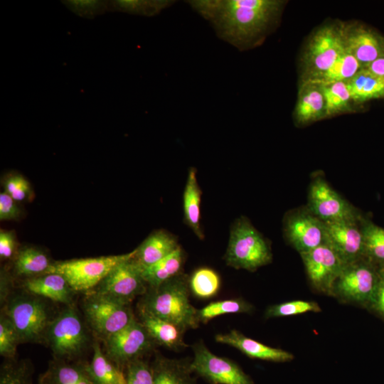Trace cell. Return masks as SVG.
Masks as SVG:
<instances>
[{"instance_id":"9a60e30c","label":"cell","mask_w":384,"mask_h":384,"mask_svg":"<svg viewBox=\"0 0 384 384\" xmlns=\"http://www.w3.org/2000/svg\"><path fill=\"white\" fill-rule=\"evenodd\" d=\"M105 341L109 359L121 366L139 359L154 343L144 326L135 318Z\"/></svg>"},{"instance_id":"e0dca14e","label":"cell","mask_w":384,"mask_h":384,"mask_svg":"<svg viewBox=\"0 0 384 384\" xmlns=\"http://www.w3.org/2000/svg\"><path fill=\"white\" fill-rule=\"evenodd\" d=\"M361 218L324 222L326 244L331 247L346 263L364 257Z\"/></svg>"},{"instance_id":"7bdbcfd3","label":"cell","mask_w":384,"mask_h":384,"mask_svg":"<svg viewBox=\"0 0 384 384\" xmlns=\"http://www.w3.org/2000/svg\"><path fill=\"white\" fill-rule=\"evenodd\" d=\"M371 309L384 319V263L378 264V281Z\"/></svg>"},{"instance_id":"7dc6e473","label":"cell","mask_w":384,"mask_h":384,"mask_svg":"<svg viewBox=\"0 0 384 384\" xmlns=\"http://www.w3.org/2000/svg\"><path fill=\"white\" fill-rule=\"evenodd\" d=\"M121 384H125L124 377H123Z\"/></svg>"},{"instance_id":"cb8c5ba5","label":"cell","mask_w":384,"mask_h":384,"mask_svg":"<svg viewBox=\"0 0 384 384\" xmlns=\"http://www.w3.org/2000/svg\"><path fill=\"white\" fill-rule=\"evenodd\" d=\"M24 287L31 293L48 298L53 301L70 304L73 291L65 279L55 273L44 274L42 276L26 280Z\"/></svg>"},{"instance_id":"7a4b0ae2","label":"cell","mask_w":384,"mask_h":384,"mask_svg":"<svg viewBox=\"0 0 384 384\" xmlns=\"http://www.w3.org/2000/svg\"><path fill=\"white\" fill-rule=\"evenodd\" d=\"M189 277L183 272L161 283L149 287L139 306V311L169 321L184 332L201 324L198 309L190 302Z\"/></svg>"},{"instance_id":"2e32d148","label":"cell","mask_w":384,"mask_h":384,"mask_svg":"<svg viewBox=\"0 0 384 384\" xmlns=\"http://www.w3.org/2000/svg\"><path fill=\"white\" fill-rule=\"evenodd\" d=\"M341 27L346 50L362 68L384 58V36L363 24H346Z\"/></svg>"},{"instance_id":"277c9868","label":"cell","mask_w":384,"mask_h":384,"mask_svg":"<svg viewBox=\"0 0 384 384\" xmlns=\"http://www.w3.org/2000/svg\"><path fill=\"white\" fill-rule=\"evenodd\" d=\"M378 281V265L362 257L347 263L335 280L330 296L371 309Z\"/></svg>"},{"instance_id":"d4e9b609","label":"cell","mask_w":384,"mask_h":384,"mask_svg":"<svg viewBox=\"0 0 384 384\" xmlns=\"http://www.w3.org/2000/svg\"><path fill=\"white\" fill-rule=\"evenodd\" d=\"M185 254L179 246L159 262L142 270V277L149 287H155L182 272Z\"/></svg>"},{"instance_id":"6da1fadb","label":"cell","mask_w":384,"mask_h":384,"mask_svg":"<svg viewBox=\"0 0 384 384\" xmlns=\"http://www.w3.org/2000/svg\"><path fill=\"white\" fill-rule=\"evenodd\" d=\"M191 7L213 26L216 35L240 50L260 43L277 24L284 1L195 0Z\"/></svg>"},{"instance_id":"4fadbf2b","label":"cell","mask_w":384,"mask_h":384,"mask_svg":"<svg viewBox=\"0 0 384 384\" xmlns=\"http://www.w3.org/2000/svg\"><path fill=\"white\" fill-rule=\"evenodd\" d=\"M146 286L133 257L117 265L93 292L129 304L137 296L146 292Z\"/></svg>"},{"instance_id":"484cf974","label":"cell","mask_w":384,"mask_h":384,"mask_svg":"<svg viewBox=\"0 0 384 384\" xmlns=\"http://www.w3.org/2000/svg\"><path fill=\"white\" fill-rule=\"evenodd\" d=\"M347 83L354 103L384 97V79L366 68H361Z\"/></svg>"},{"instance_id":"e575fe53","label":"cell","mask_w":384,"mask_h":384,"mask_svg":"<svg viewBox=\"0 0 384 384\" xmlns=\"http://www.w3.org/2000/svg\"><path fill=\"white\" fill-rule=\"evenodd\" d=\"M50 264L42 251L33 247H26L20 251L16 257L15 270L20 275L44 274Z\"/></svg>"},{"instance_id":"d6a6232c","label":"cell","mask_w":384,"mask_h":384,"mask_svg":"<svg viewBox=\"0 0 384 384\" xmlns=\"http://www.w3.org/2000/svg\"><path fill=\"white\" fill-rule=\"evenodd\" d=\"M191 293L201 299L214 297L220 287L219 274L209 267L196 270L188 279Z\"/></svg>"},{"instance_id":"44dd1931","label":"cell","mask_w":384,"mask_h":384,"mask_svg":"<svg viewBox=\"0 0 384 384\" xmlns=\"http://www.w3.org/2000/svg\"><path fill=\"white\" fill-rule=\"evenodd\" d=\"M187 358L156 356L151 365L154 384H198Z\"/></svg>"},{"instance_id":"3957f363","label":"cell","mask_w":384,"mask_h":384,"mask_svg":"<svg viewBox=\"0 0 384 384\" xmlns=\"http://www.w3.org/2000/svg\"><path fill=\"white\" fill-rule=\"evenodd\" d=\"M224 260L236 270L255 272L272 262L270 244L247 218L240 216L231 226Z\"/></svg>"},{"instance_id":"d590c367","label":"cell","mask_w":384,"mask_h":384,"mask_svg":"<svg viewBox=\"0 0 384 384\" xmlns=\"http://www.w3.org/2000/svg\"><path fill=\"white\" fill-rule=\"evenodd\" d=\"M321 311L318 303L314 301L292 300L268 306L265 312L266 319L287 317L307 312L318 313Z\"/></svg>"},{"instance_id":"f35d334b","label":"cell","mask_w":384,"mask_h":384,"mask_svg":"<svg viewBox=\"0 0 384 384\" xmlns=\"http://www.w3.org/2000/svg\"><path fill=\"white\" fill-rule=\"evenodd\" d=\"M63 4L76 15L93 18L108 10L107 1L99 0H66Z\"/></svg>"},{"instance_id":"d6986e66","label":"cell","mask_w":384,"mask_h":384,"mask_svg":"<svg viewBox=\"0 0 384 384\" xmlns=\"http://www.w3.org/2000/svg\"><path fill=\"white\" fill-rule=\"evenodd\" d=\"M294 117L296 124L306 125L326 117L322 85L302 82Z\"/></svg>"},{"instance_id":"f546056e","label":"cell","mask_w":384,"mask_h":384,"mask_svg":"<svg viewBox=\"0 0 384 384\" xmlns=\"http://www.w3.org/2000/svg\"><path fill=\"white\" fill-rule=\"evenodd\" d=\"M254 306L242 298L229 299L210 302L198 309L197 316L200 323L206 324L211 319L228 314H250Z\"/></svg>"},{"instance_id":"603a6c76","label":"cell","mask_w":384,"mask_h":384,"mask_svg":"<svg viewBox=\"0 0 384 384\" xmlns=\"http://www.w3.org/2000/svg\"><path fill=\"white\" fill-rule=\"evenodd\" d=\"M197 171L191 167L188 169L183 194V210L184 222L200 240L204 239V233L201 225V203L202 191L197 179Z\"/></svg>"},{"instance_id":"bcb514c9","label":"cell","mask_w":384,"mask_h":384,"mask_svg":"<svg viewBox=\"0 0 384 384\" xmlns=\"http://www.w3.org/2000/svg\"><path fill=\"white\" fill-rule=\"evenodd\" d=\"M38 384H50L48 378L46 377L45 375H43L41 378L40 379Z\"/></svg>"},{"instance_id":"52a82bcc","label":"cell","mask_w":384,"mask_h":384,"mask_svg":"<svg viewBox=\"0 0 384 384\" xmlns=\"http://www.w3.org/2000/svg\"><path fill=\"white\" fill-rule=\"evenodd\" d=\"M46 335L53 354L60 361L80 355L88 341L83 324L73 308L65 309L50 321Z\"/></svg>"},{"instance_id":"83f0119b","label":"cell","mask_w":384,"mask_h":384,"mask_svg":"<svg viewBox=\"0 0 384 384\" xmlns=\"http://www.w3.org/2000/svg\"><path fill=\"white\" fill-rule=\"evenodd\" d=\"M361 68L358 61L345 50L328 70L315 79L305 82H312L323 85L338 82H347Z\"/></svg>"},{"instance_id":"60d3db41","label":"cell","mask_w":384,"mask_h":384,"mask_svg":"<svg viewBox=\"0 0 384 384\" xmlns=\"http://www.w3.org/2000/svg\"><path fill=\"white\" fill-rule=\"evenodd\" d=\"M5 191L15 201L23 200L30 191L28 181L21 176L9 177L5 182Z\"/></svg>"},{"instance_id":"74e56055","label":"cell","mask_w":384,"mask_h":384,"mask_svg":"<svg viewBox=\"0 0 384 384\" xmlns=\"http://www.w3.org/2000/svg\"><path fill=\"white\" fill-rule=\"evenodd\" d=\"M125 384H154L151 366L146 361L137 359L125 366Z\"/></svg>"},{"instance_id":"9c48e42d","label":"cell","mask_w":384,"mask_h":384,"mask_svg":"<svg viewBox=\"0 0 384 384\" xmlns=\"http://www.w3.org/2000/svg\"><path fill=\"white\" fill-rule=\"evenodd\" d=\"M84 312L91 327L105 340L134 319L129 304L94 292L85 299Z\"/></svg>"},{"instance_id":"ba28073f","label":"cell","mask_w":384,"mask_h":384,"mask_svg":"<svg viewBox=\"0 0 384 384\" xmlns=\"http://www.w3.org/2000/svg\"><path fill=\"white\" fill-rule=\"evenodd\" d=\"M193 373L210 384H255L251 378L233 361L212 353L203 341L192 346Z\"/></svg>"},{"instance_id":"7402d4cb","label":"cell","mask_w":384,"mask_h":384,"mask_svg":"<svg viewBox=\"0 0 384 384\" xmlns=\"http://www.w3.org/2000/svg\"><path fill=\"white\" fill-rule=\"evenodd\" d=\"M141 323L154 342L172 350L187 347L184 331L176 325L144 311H139Z\"/></svg>"},{"instance_id":"f6af8a7d","label":"cell","mask_w":384,"mask_h":384,"mask_svg":"<svg viewBox=\"0 0 384 384\" xmlns=\"http://www.w3.org/2000/svg\"><path fill=\"white\" fill-rule=\"evenodd\" d=\"M364 68L384 79V58L375 60Z\"/></svg>"},{"instance_id":"8992f818","label":"cell","mask_w":384,"mask_h":384,"mask_svg":"<svg viewBox=\"0 0 384 384\" xmlns=\"http://www.w3.org/2000/svg\"><path fill=\"white\" fill-rule=\"evenodd\" d=\"M345 50L341 25L319 28L309 38L303 52L302 82L312 80L324 73Z\"/></svg>"},{"instance_id":"ee69618b","label":"cell","mask_w":384,"mask_h":384,"mask_svg":"<svg viewBox=\"0 0 384 384\" xmlns=\"http://www.w3.org/2000/svg\"><path fill=\"white\" fill-rule=\"evenodd\" d=\"M15 249V238L12 232L1 230L0 233V256L9 258Z\"/></svg>"},{"instance_id":"5b68a950","label":"cell","mask_w":384,"mask_h":384,"mask_svg":"<svg viewBox=\"0 0 384 384\" xmlns=\"http://www.w3.org/2000/svg\"><path fill=\"white\" fill-rule=\"evenodd\" d=\"M136 250L123 255L78 259L51 263L44 274L63 276L75 292H89L119 263L132 258Z\"/></svg>"},{"instance_id":"4dcf8cb0","label":"cell","mask_w":384,"mask_h":384,"mask_svg":"<svg viewBox=\"0 0 384 384\" xmlns=\"http://www.w3.org/2000/svg\"><path fill=\"white\" fill-rule=\"evenodd\" d=\"M44 375L50 384H95L83 365H70L60 360L52 363Z\"/></svg>"},{"instance_id":"30bf717a","label":"cell","mask_w":384,"mask_h":384,"mask_svg":"<svg viewBox=\"0 0 384 384\" xmlns=\"http://www.w3.org/2000/svg\"><path fill=\"white\" fill-rule=\"evenodd\" d=\"M287 242L300 255L326 244L325 223L306 206L287 212L283 219Z\"/></svg>"},{"instance_id":"8fae6325","label":"cell","mask_w":384,"mask_h":384,"mask_svg":"<svg viewBox=\"0 0 384 384\" xmlns=\"http://www.w3.org/2000/svg\"><path fill=\"white\" fill-rule=\"evenodd\" d=\"M306 206L323 222L358 220L363 215L320 176L309 185Z\"/></svg>"},{"instance_id":"8d00e7d4","label":"cell","mask_w":384,"mask_h":384,"mask_svg":"<svg viewBox=\"0 0 384 384\" xmlns=\"http://www.w3.org/2000/svg\"><path fill=\"white\" fill-rule=\"evenodd\" d=\"M19 342L18 335L11 320L6 315L1 316L0 354L6 358H13Z\"/></svg>"},{"instance_id":"7c38bea8","label":"cell","mask_w":384,"mask_h":384,"mask_svg":"<svg viewBox=\"0 0 384 384\" xmlns=\"http://www.w3.org/2000/svg\"><path fill=\"white\" fill-rule=\"evenodd\" d=\"M6 316L16 330L20 342L38 341L46 335L50 322L45 304L29 297L14 299L8 306Z\"/></svg>"},{"instance_id":"4316f807","label":"cell","mask_w":384,"mask_h":384,"mask_svg":"<svg viewBox=\"0 0 384 384\" xmlns=\"http://www.w3.org/2000/svg\"><path fill=\"white\" fill-rule=\"evenodd\" d=\"M93 352L91 362L83 365V367L94 383L95 384H121L124 377L123 373L104 355L97 343L93 345Z\"/></svg>"},{"instance_id":"ab89813d","label":"cell","mask_w":384,"mask_h":384,"mask_svg":"<svg viewBox=\"0 0 384 384\" xmlns=\"http://www.w3.org/2000/svg\"><path fill=\"white\" fill-rule=\"evenodd\" d=\"M30 375L26 364L7 365L1 370L0 384H30Z\"/></svg>"},{"instance_id":"1f68e13d","label":"cell","mask_w":384,"mask_h":384,"mask_svg":"<svg viewBox=\"0 0 384 384\" xmlns=\"http://www.w3.org/2000/svg\"><path fill=\"white\" fill-rule=\"evenodd\" d=\"M325 100L326 117L351 110L352 98L347 82L322 85Z\"/></svg>"},{"instance_id":"ffe728a7","label":"cell","mask_w":384,"mask_h":384,"mask_svg":"<svg viewBox=\"0 0 384 384\" xmlns=\"http://www.w3.org/2000/svg\"><path fill=\"white\" fill-rule=\"evenodd\" d=\"M179 246L176 236L164 230H158L135 249L134 260L143 269L166 257Z\"/></svg>"},{"instance_id":"b9f144b4","label":"cell","mask_w":384,"mask_h":384,"mask_svg":"<svg viewBox=\"0 0 384 384\" xmlns=\"http://www.w3.org/2000/svg\"><path fill=\"white\" fill-rule=\"evenodd\" d=\"M20 215V210L15 200L7 193L0 194V219L1 220L16 219Z\"/></svg>"},{"instance_id":"5bb4252c","label":"cell","mask_w":384,"mask_h":384,"mask_svg":"<svg viewBox=\"0 0 384 384\" xmlns=\"http://www.w3.org/2000/svg\"><path fill=\"white\" fill-rule=\"evenodd\" d=\"M300 256L312 287L320 293L330 295L335 280L347 263L327 244Z\"/></svg>"},{"instance_id":"ac0fdd59","label":"cell","mask_w":384,"mask_h":384,"mask_svg":"<svg viewBox=\"0 0 384 384\" xmlns=\"http://www.w3.org/2000/svg\"><path fill=\"white\" fill-rule=\"evenodd\" d=\"M215 341L235 348L250 358L279 363L288 362L294 359V356L290 352L263 344L245 336L235 329L216 334Z\"/></svg>"},{"instance_id":"836d02e7","label":"cell","mask_w":384,"mask_h":384,"mask_svg":"<svg viewBox=\"0 0 384 384\" xmlns=\"http://www.w3.org/2000/svg\"><path fill=\"white\" fill-rule=\"evenodd\" d=\"M174 2V1L168 0H116L107 1V9L109 11L150 16L158 14L163 9L173 4Z\"/></svg>"},{"instance_id":"f1b7e54d","label":"cell","mask_w":384,"mask_h":384,"mask_svg":"<svg viewBox=\"0 0 384 384\" xmlns=\"http://www.w3.org/2000/svg\"><path fill=\"white\" fill-rule=\"evenodd\" d=\"M360 224L363 237L364 257L378 265L384 263V228L363 215Z\"/></svg>"}]
</instances>
